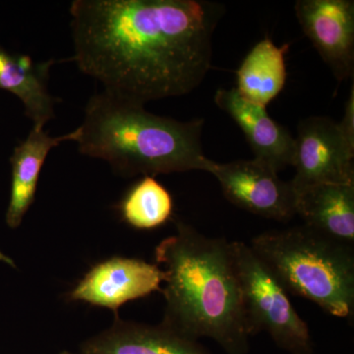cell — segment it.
<instances>
[{"label": "cell", "mask_w": 354, "mask_h": 354, "mask_svg": "<svg viewBox=\"0 0 354 354\" xmlns=\"http://www.w3.org/2000/svg\"><path fill=\"white\" fill-rule=\"evenodd\" d=\"M306 227L346 245L354 243V184L321 183L297 193Z\"/></svg>", "instance_id": "obj_14"}, {"label": "cell", "mask_w": 354, "mask_h": 354, "mask_svg": "<svg viewBox=\"0 0 354 354\" xmlns=\"http://www.w3.org/2000/svg\"><path fill=\"white\" fill-rule=\"evenodd\" d=\"M71 59L104 90L146 102L194 91L223 7L202 0H74Z\"/></svg>", "instance_id": "obj_1"}, {"label": "cell", "mask_w": 354, "mask_h": 354, "mask_svg": "<svg viewBox=\"0 0 354 354\" xmlns=\"http://www.w3.org/2000/svg\"><path fill=\"white\" fill-rule=\"evenodd\" d=\"M288 50V44L279 48L268 37L256 44L237 70L239 94L266 108L285 87Z\"/></svg>", "instance_id": "obj_15"}, {"label": "cell", "mask_w": 354, "mask_h": 354, "mask_svg": "<svg viewBox=\"0 0 354 354\" xmlns=\"http://www.w3.org/2000/svg\"><path fill=\"white\" fill-rule=\"evenodd\" d=\"M79 354H211L198 341L165 327L114 318L108 329L79 346Z\"/></svg>", "instance_id": "obj_11"}, {"label": "cell", "mask_w": 354, "mask_h": 354, "mask_svg": "<svg viewBox=\"0 0 354 354\" xmlns=\"http://www.w3.org/2000/svg\"><path fill=\"white\" fill-rule=\"evenodd\" d=\"M59 354H76V353H70V351H62V353H60Z\"/></svg>", "instance_id": "obj_18"}, {"label": "cell", "mask_w": 354, "mask_h": 354, "mask_svg": "<svg viewBox=\"0 0 354 354\" xmlns=\"http://www.w3.org/2000/svg\"><path fill=\"white\" fill-rule=\"evenodd\" d=\"M354 145L339 123L325 116H312L298 124L290 180L295 193L321 183L354 184Z\"/></svg>", "instance_id": "obj_6"}, {"label": "cell", "mask_w": 354, "mask_h": 354, "mask_svg": "<svg viewBox=\"0 0 354 354\" xmlns=\"http://www.w3.org/2000/svg\"><path fill=\"white\" fill-rule=\"evenodd\" d=\"M215 102L241 127L256 160L277 172L292 165L295 138L286 127L270 118L266 108L247 101L235 88H220L216 93Z\"/></svg>", "instance_id": "obj_10"}, {"label": "cell", "mask_w": 354, "mask_h": 354, "mask_svg": "<svg viewBox=\"0 0 354 354\" xmlns=\"http://www.w3.org/2000/svg\"><path fill=\"white\" fill-rule=\"evenodd\" d=\"M250 247L288 292L310 300L330 315L353 319V246L304 225L263 232Z\"/></svg>", "instance_id": "obj_4"}, {"label": "cell", "mask_w": 354, "mask_h": 354, "mask_svg": "<svg viewBox=\"0 0 354 354\" xmlns=\"http://www.w3.org/2000/svg\"><path fill=\"white\" fill-rule=\"evenodd\" d=\"M295 15L302 31L335 78L344 81L354 70L353 0H298Z\"/></svg>", "instance_id": "obj_9"}, {"label": "cell", "mask_w": 354, "mask_h": 354, "mask_svg": "<svg viewBox=\"0 0 354 354\" xmlns=\"http://www.w3.org/2000/svg\"><path fill=\"white\" fill-rule=\"evenodd\" d=\"M209 174L221 184L223 196L239 208L278 221L297 216V193L290 181L281 180L265 162L256 158L214 162Z\"/></svg>", "instance_id": "obj_7"}, {"label": "cell", "mask_w": 354, "mask_h": 354, "mask_svg": "<svg viewBox=\"0 0 354 354\" xmlns=\"http://www.w3.org/2000/svg\"><path fill=\"white\" fill-rule=\"evenodd\" d=\"M57 60L35 62L27 55L12 53L0 46V90L15 95L24 108L32 127H46L55 118L60 101L48 88L50 69Z\"/></svg>", "instance_id": "obj_13"}, {"label": "cell", "mask_w": 354, "mask_h": 354, "mask_svg": "<svg viewBox=\"0 0 354 354\" xmlns=\"http://www.w3.org/2000/svg\"><path fill=\"white\" fill-rule=\"evenodd\" d=\"M165 274L157 264L113 256L97 263L68 293L71 301L111 310L115 317L127 302L162 290Z\"/></svg>", "instance_id": "obj_8"}, {"label": "cell", "mask_w": 354, "mask_h": 354, "mask_svg": "<svg viewBox=\"0 0 354 354\" xmlns=\"http://www.w3.org/2000/svg\"><path fill=\"white\" fill-rule=\"evenodd\" d=\"M76 130L51 136L43 127H32L27 138L14 148L10 158L11 187L6 214L7 227H20L36 198L41 169L53 149L64 142H74Z\"/></svg>", "instance_id": "obj_12"}, {"label": "cell", "mask_w": 354, "mask_h": 354, "mask_svg": "<svg viewBox=\"0 0 354 354\" xmlns=\"http://www.w3.org/2000/svg\"><path fill=\"white\" fill-rule=\"evenodd\" d=\"M165 274L160 324L193 341L206 337L227 354H247L246 330L232 242L213 239L184 221L156 247Z\"/></svg>", "instance_id": "obj_2"}, {"label": "cell", "mask_w": 354, "mask_h": 354, "mask_svg": "<svg viewBox=\"0 0 354 354\" xmlns=\"http://www.w3.org/2000/svg\"><path fill=\"white\" fill-rule=\"evenodd\" d=\"M171 193L153 176H144L123 197L120 204L122 220L136 230H153L171 218Z\"/></svg>", "instance_id": "obj_16"}, {"label": "cell", "mask_w": 354, "mask_h": 354, "mask_svg": "<svg viewBox=\"0 0 354 354\" xmlns=\"http://www.w3.org/2000/svg\"><path fill=\"white\" fill-rule=\"evenodd\" d=\"M204 120L157 115L143 104L102 91L90 97L75 143L81 155L108 162L116 176L130 178L174 172H209L204 155Z\"/></svg>", "instance_id": "obj_3"}, {"label": "cell", "mask_w": 354, "mask_h": 354, "mask_svg": "<svg viewBox=\"0 0 354 354\" xmlns=\"http://www.w3.org/2000/svg\"><path fill=\"white\" fill-rule=\"evenodd\" d=\"M339 129L349 143L354 145V88H351V97L346 102L344 118L339 123Z\"/></svg>", "instance_id": "obj_17"}, {"label": "cell", "mask_w": 354, "mask_h": 354, "mask_svg": "<svg viewBox=\"0 0 354 354\" xmlns=\"http://www.w3.org/2000/svg\"><path fill=\"white\" fill-rule=\"evenodd\" d=\"M249 337L267 333L290 354H312L308 325L291 304L288 292L244 242L232 241Z\"/></svg>", "instance_id": "obj_5"}]
</instances>
